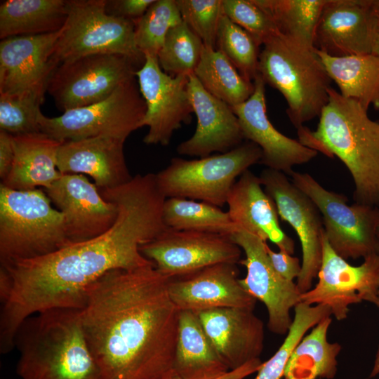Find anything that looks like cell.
<instances>
[{
  "instance_id": "cell-1",
  "label": "cell",
  "mask_w": 379,
  "mask_h": 379,
  "mask_svg": "<svg viewBox=\"0 0 379 379\" xmlns=\"http://www.w3.org/2000/svg\"><path fill=\"white\" fill-rule=\"evenodd\" d=\"M99 191L118 208L107 231L43 256L1 265L0 313L9 327L17 328L31 315L50 309H82L87 288L111 270L154 265L139 248L167 228L166 198L156 174H137L122 186Z\"/></svg>"
},
{
  "instance_id": "cell-2",
  "label": "cell",
  "mask_w": 379,
  "mask_h": 379,
  "mask_svg": "<svg viewBox=\"0 0 379 379\" xmlns=\"http://www.w3.org/2000/svg\"><path fill=\"white\" fill-rule=\"evenodd\" d=\"M154 265L117 269L91 284L81 309L101 379H172L180 310Z\"/></svg>"
},
{
  "instance_id": "cell-3",
  "label": "cell",
  "mask_w": 379,
  "mask_h": 379,
  "mask_svg": "<svg viewBox=\"0 0 379 379\" xmlns=\"http://www.w3.org/2000/svg\"><path fill=\"white\" fill-rule=\"evenodd\" d=\"M328 102L315 131L297 129L299 142L328 157H337L350 171L357 203L379 207V122L355 100L331 86Z\"/></svg>"
},
{
  "instance_id": "cell-4",
  "label": "cell",
  "mask_w": 379,
  "mask_h": 379,
  "mask_svg": "<svg viewBox=\"0 0 379 379\" xmlns=\"http://www.w3.org/2000/svg\"><path fill=\"white\" fill-rule=\"evenodd\" d=\"M22 379H101L84 333L81 309L53 308L25 319L15 335Z\"/></svg>"
},
{
  "instance_id": "cell-5",
  "label": "cell",
  "mask_w": 379,
  "mask_h": 379,
  "mask_svg": "<svg viewBox=\"0 0 379 379\" xmlns=\"http://www.w3.org/2000/svg\"><path fill=\"white\" fill-rule=\"evenodd\" d=\"M258 72L265 84L278 90L286 100V114L298 129L319 117L328 104L330 79L314 48L279 32L263 45Z\"/></svg>"
},
{
  "instance_id": "cell-6",
  "label": "cell",
  "mask_w": 379,
  "mask_h": 379,
  "mask_svg": "<svg viewBox=\"0 0 379 379\" xmlns=\"http://www.w3.org/2000/svg\"><path fill=\"white\" fill-rule=\"evenodd\" d=\"M44 190L0 184V265L55 252L69 244L62 213Z\"/></svg>"
},
{
  "instance_id": "cell-7",
  "label": "cell",
  "mask_w": 379,
  "mask_h": 379,
  "mask_svg": "<svg viewBox=\"0 0 379 379\" xmlns=\"http://www.w3.org/2000/svg\"><path fill=\"white\" fill-rule=\"evenodd\" d=\"M105 0H67L68 15L52 55L59 65L81 57L118 54L140 67L145 57L135 41V22L109 14Z\"/></svg>"
},
{
  "instance_id": "cell-8",
  "label": "cell",
  "mask_w": 379,
  "mask_h": 379,
  "mask_svg": "<svg viewBox=\"0 0 379 379\" xmlns=\"http://www.w3.org/2000/svg\"><path fill=\"white\" fill-rule=\"evenodd\" d=\"M260 148L247 141L225 153L199 159L175 157L156 174L159 190L167 198L199 200L221 207L232 187L248 168L260 163Z\"/></svg>"
},
{
  "instance_id": "cell-9",
  "label": "cell",
  "mask_w": 379,
  "mask_h": 379,
  "mask_svg": "<svg viewBox=\"0 0 379 379\" xmlns=\"http://www.w3.org/2000/svg\"><path fill=\"white\" fill-rule=\"evenodd\" d=\"M135 77L95 104L68 110L55 117H47L40 112V131L60 142L100 135L125 141L142 127L146 112V103Z\"/></svg>"
},
{
  "instance_id": "cell-10",
  "label": "cell",
  "mask_w": 379,
  "mask_h": 379,
  "mask_svg": "<svg viewBox=\"0 0 379 379\" xmlns=\"http://www.w3.org/2000/svg\"><path fill=\"white\" fill-rule=\"evenodd\" d=\"M292 182L315 204L333 251L345 260L379 255V207L347 204L343 194L328 191L312 176L293 171Z\"/></svg>"
},
{
  "instance_id": "cell-11",
  "label": "cell",
  "mask_w": 379,
  "mask_h": 379,
  "mask_svg": "<svg viewBox=\"0 0 379 379\" xmlns=\"http://www.w3.org/2000/svg\"><path fill=\"white\" fill-rule=\"evenodd\" d=\"M140 68L131 59L102 53L60 63L53 71L47 92L61 112L88 106L109 97Z\"/></svg>"
},
{
  "instance_id": "cell-12",
  "label": "cell",
  "mask_w": 379,
  "mask_h": 379,
  "mask_svg": "<svg viewBox=\"0 0 379 379\" xmlns=\"http://www.w3.org/2000/svg\"><path fill=\"white\" fill-rule=\"evenodd\" d=\"M322 258L318 283L301 294V302L328 306L338 320L347 317L349 306L378 299L379 255L364 258L359 266L349 264L331 248L324 230L321 232Z\"/></svg>"
},
{
  "instance_id": "cell-13",
  "label": "cell",
  "mask_w": 379,
  "mask_h": 379,
  "mask_svg": "<svg viewBox=\"0 0 379 379\" xmlns=\"http://www.w3.org/2000/svg\"><path fill=\"white\" fill-rule=\"evenodd\" d=\"M164 275L175 278L222 262L239 263L241 249L230 236L166 228L139 248Z\"/></svg>"
},
{
  "instance_id": "cell-14",
  "label": "cell",
  "mask_w": 379,
  "mask_h": 379,
  "mask_svg": "<svg viewBox=\"0 0 379 379\" xmlns=\"http://www.w3.org/2000/svg\"><path fill=\"white\" fill-rule=\"evenodd\" d=\"M136 72L140 93L146 103L141 126H147L146 145L169 144L175 131L188 124L194 113L188 92L187 75L173 77L161 68L158 58L145 55Z\"/></svg>"
},
{
  "instance_id": "cell-15",
  "label": "cell",
  "mask_w": 379,
  "mask_h": 379,
  "mask_svg": "<svg viewBox=\"0 0 379 379\" xmlns=\"http://www.w3.org/2000/svg\"><path fill=\"white\" fill-rule=\"evenodd\" d=\"M230 237L246 256L239 262L247 270L246 277L239 279L241 286L265 304L270 331L280 335L287 333L293 321L290 310L301 302L302 293L297 284L284 279L274 270L266 241L242 230H237Z\"/></svg>"
},
{
  "instance_id": "cell-16",
  "label": "cell",
  "mask_w": 379,
  "mask_h": 379,
  "mask_svg": "<svg viewBox=\"0 0 379 379\" xmlns=\"http://www.w3.org/2000/svg\"><path fill=\"white\" fill-rule=\"evenodd\" d=\"M265 191L274 200L279 217L295 231L302 254L297 286L302 293L311 289L322 258L321 214L313 201L281 171L264 169L259 176Z\"/></svg>"
},
{
  "instance_id": "cell-17",
  "label": "cell",
  "mask_w": 379,
  "mask_h": 379,
  "mask_svg": "<svg viewBox=\"0 0 379 379\" xmlns=\"http://www.w3.org/2000/svg\"><path fill=\"white\" fill-rule=\"evenodd\" d=\"M62 30L1 41L0 94L30 97L43 103L49 79L58 66L52 55Z\"/></svg>"
},
{
  "instance_id": "cell-18",
  "label": "cell",
  "mask_w": 379,
  "mask_h": 379,
  "mask_svg": "<svg viewBox=\"0 0 379 379\" xmlns=\"http://www.w3.org/2000/svg\"><path fill=\"white\" fill-rule=\"evenodd\" d=\"M44 191L62 213L71 243L105 233L117 220L116 204L104 199L96 185L83 174H62Z\"/></svg>"
},
{
  "instance_id": "cell-19",
  "label": "cell",
  "mask_w": 379,
  "mask_h": 379,
  "mask_svg": "<svg viewBox=\"0 0 379 379\" xmlns=\"http://www.w3.org/2000/svg\"><path fill=\"white\" fill-rule=\"evenodd\" d=\"M253 84L254 91L250 98L232 106V110L239 119L244 139L260 148V163L290 175L294 166L309 162L318 152L275 128L267 115L265 83L258 74Z\"/></svg>"
},
{
  "instance_id": "cell-20",
  "label": "cell",
  "mask_w": 379,
  "mask_h": 379,
  "mask_svg": "<svg viewBox=\"0 0 379 379\" xmlns=\"http://www.w3.org/2000/svg\"><path fill=\"white\" fill-rule=\"evenodd\" d=\"M250 307H220L197 313L204 330L230 371L260 359L264 349L262 321Z\"/></svg>"
},
{
  "instance_id": "cell-21",
  "label": "cell",
  "mask_w": 379,
  "mask_h": 379,
  "mask_svg": "<svg viewBox=\"0 0 379 379\" xmlns=\"http://www.w3.org/2000/svg\"><path fill=\"white\" fill-rule=\"evenodd\" d=\"M168 291L180 311L197 314L220 307L254 309L257 301L241 286L236 264L227 262L213 265L180 278H171Z\"/></svg>"
},
{
  "instance_id": "cell-22",
  "label": "cell",
  "mask_w": 379,
  "mask_h": 379,
  "mask_svg": "<svg viewBox=\"0 0 379 379\" xmlns=\"http://www.w3.org/2000/svg\"><path fill=\"white\" fill-rule=\"evenodd\" d=\"M188 92L197 125L193 135L176 148L180 154L206 157L227 152L244 140L239 119L231 106L208 93L194 73L188 77Z\"/></svg>"
},
{
  "instance_id": "cell-23",
  "label": "cell",
  "mask_w": 379,
  "mask_h": 379,
  "mask_svg": "<svg viewBox=\"0 0 379 379\" xmlns=\"http://www.w3.org/2000/svg\"><path fill=\"white\" fill-rule=\"evenodd\" d=\"M124 140L100 135L62 142L57 152V168L62 174H86L99 189H113L133 177L124 154Z\"/></svg>"
},
{
  "instance_id": "cell-24",
  "label": "cell",
  "mask_w": 379,
  "mask_h": 379,
  "mask_svg": "<svg viewBox=\"0 0 379 379\" xmlns=\"http://www.w3.org/2000/svg\"><path fill=\"white\" fill-rule=\"evenodd\" d=\"M313 46L334 57L371 53L369 0H326Z\"/></svg>"
},
{
  "instance_id": "cell-25",
  "label": "cell",
  "mask_w": 379,
  "mask_h": 379,
  "mask_svg": "<svg viewBox=\"0 0 379 379\" xmlns=\"http://www.w3.org/2000/svg\"><path fill=\"white\" fill-rule=\"evenodd\" d=\"M262 186L260 178L249 170L239 176L227 200L230 218L237 230L270 240L293 254L294 241L282 230L276 204Z\"/></svg>"
},
{
  "instance_id": "cell-26",
  "label": "cell",
  "mask_w": 379,
  "mask_h": 379,
  "mask_svg": "<svg viewBox=\"0 0 379 379\" xmlns=\"http://www.w3.org/2000/svg\"><path fill=\"white\" fill-rule=\"evenodd\" d=\"M14 161L4 186L27 191L49 187L62 175L57 168L60 142L39 132L13 136Z\"/></svg>"
},
{
  "instance_id": "cell-27",
  "label": "cell",
  "mask_w": 379,
  "mask_h": 379,
  "mask_svg": "<svg viewBox=\"0 0 379 379\" xmlns=\"http://www.w3.org/2000/svg\"><path fill=\"white\" fill-rule=\"evenodd\" d=\"M174 371L181 379H217L230 371L190 310L180 311Z\"/></svg>"
},
{
  "instance_id": "cell-28",
  "label": "cell",
  "mask_w": 379,
  "mask_h": 379,
  "mask_svg": "<svg viewBox=\"0 0 379 379\" xmlns=\"http://www.w3.org/2000/svg\"><path fill=\"white\" fill-rule=\"evenodd\" d=\"M315 50L343 97L357 100L367 110L371 105L379 110V57L371 53L334 57Z\"/></svg>"
},
{
  "instance_id": "cell-29",
  "label": "cell",
  "mask_w": 379,
  "mask_h": 379,
  "mask_svg": "<svg viewBox=\"0 0 379 379\" xmlns=\"http://www.w3.org/2000/svg\"><path fill=\"white\" fill-rule=\"evenodd\" d=\"M66 0H6L0 4V38L50 34L62 29Z\"/></svg>"
},
{
  "instance_id": "cell-30",
  "label": "cell",
  "mask_w": 379,
  "mask_h": 379,
  "mask_svg": "<svg viewBox=\"0 0 379 379\" xmlns=\"http://www.w3.org/2000/svg\"><path fill=\"white\" fill-rule=\"evenodd\" d=\"M332 319H322L293 350L286 366L284 379H333L338 371L337 357L342 347L327 339Z\"/></svg>"
},
{
  "instance_id": "cell-31",
  "label": "cell",
  "mask_w": 379,
  "mask_h": 379,
  "mask_svg": "<svg viewBox=\"0 0 379 379\" xmlns=\"http://www.w3.org/2000/svg\"><path fill=\"white\" fill-rule=\"evenodd\" d=\"M194 74L208 93L231 107L247 100L254 91L253 81L245 79L216 48L204 46Z\"/></svg>"
},
{
  "instance_id": "cell-32",
  "label": "cell",
  "mask_w": 379,
  "mask_h": 379,
  "mask_svg": "<svg viewBox=\"0 0 379 379\" xmlns=\"http://www.w3.org/2000/svg\"><path fill=\"white\" fill-rule=\"evenodd\" d=\"M165 225L176 230H190L230 236L237 230L228 212L220 207L194 200L171 197L163 207Z\"/></svg>"
},
{
  "instance_id": "cell-33",
  "label": "cell",
  "mask_w": 379,
  "mask_h": 379,
  "mask_svg": "<svg viewBox=\"0 0 379 379\" xmlns=\"http://www.w3.org/2000/svg\"><path fill=\"white\" fill-rule=\"evenodd\" d=\"M273 20L278 32L314 48L316 27L326 0H254Z\"/></svg>"
},
{
  "instance_id": "cell-34",
  "label": "cell",
  "mask_w": 379,
  "mask_h": 379,
  "mask_svg": "<svg viewBox=\"0 0 379 379\" xmlns=\"http://www.w3.org/2000/svg\"><path fill=\"white\" fill-rule=\"evenodd\" d=\"M294 318L286 337L274 354L262 363L254 379H281L289 358L305 333L322 319L330 317L331 309L324 305L299 302L294 307Z\"/></svg>"
},
{
  "instance_id": "cell-35",
  "label": "cell",
  "mask_w": 379,
  "mask_h": 379,
  "mask_svg": "<svg viewBox=\"0 0 379 379\" xmlns=\"http://www.w3.org/2000/svg\"><path fill=\"white\" fill-rule=\"evenodd\" d=\"M204 47L200 38L182 21L166 34L157 55L159 65L171 76H189L198 65Z\"/></svg>"
},
{
  "instance_id": "cell-36",
  "label": "cell",
  "mask_w": 379,
  "mask_h": 379,
  "mask_svg": "<svg viewBox=\"0 0 379 379\" xmlns=\"http://www.w3.org/2000/svg\"><path fill=\"white\" fill-rule=\"evenodd\" d=\"M182 21L175 0H155L135 21V41L145 56L157 57L168 31Z\"/></svg>"
},
{
  "instance_id": "cell-37",
  "label": "cell",
  "mask_w": 379,
  "mask_h": 379,
  "mask_svg": "<svg viewBox=\"0 0 379 379\" xmlns=\"http://www.w3.org/2000/svg\"><path fill=\"white\" fill-rule=\"evenodd\" d=\"M260 45L245 29L222 15L217 34L216 49L221 51L246 79L258 74Z\"/></svg>"
},
{
  "instance_id": "cell-38",
  "label": "cell",
  "mask_w": 379,
  "mask_h": 379,
  "mask_svg": "<svg viewBox=\"0 0 379 379\" xmlns=\"http://www.w3.org/2000/svg\"><path fill=\"white\" fill-rule=\"evenodd\" d=\"M182 20L205 46L216 48L222 0H175Z\"/></svg>"
},
{
  "instance_id": "cell-39",
  "label": "cell",
  "mask_w": 379,
  "mask_h": 379,
  "mask_svg": "<svg viewBox=\"0 0 379 379\" xmlns=\"http://www.w3.org/2000/svg\"><path fill=\"white\" fill-rule=\"evenodd\" d=\"M39 100L26 96L0 94V131L13 136L39 133Z\"/></svg>"
},
{
  "instance_id": "cell-40",
  "label": "cell",
  "mask_w": 379,
  "mask_h": 379,
  "mask_svg": "<svg viewBox=\"0 0 379 379\" xmlns=\"http://www.w3.org/2000/svg\"><path fill=\"white\" fill-rule=\"evenodd\" d=\"M223 13L262 46L279 33L273 20L254 0H222Z\"/></svg>"
},
{
  "instance_id": "cell-41",
  "label": "cell",
  "mask_w": 379,
  "mask_h": 379,
  "mask_svg": "<svg viewBox=\"0 0 379 379\" xmlns=\"http://www.w3.org/2000/svg\"><path fill=\"white\" fill-rule=\"evenodd\" d=\"M155 0H112L107 1L106 11L109 14L133 22L140 19Z\"/></svg>"
},
{
  "instance_id": "cell-42",
  "label": "cell",
  "mask_w": 379,
  "mask_h": 379,
  "mask_svg": "<svg viewBox=\"0 0 379 379\" xmlns=\"http://www.w3.org/2000/svg\"><path fill=\"white\" fill-rule=\"evenodd\" d=\"M267 251L274 270L284 279L293 281L294 279L298 278L301 272V265L298 258L281 250L274 252L268 246Z\"/></svg>"
},
{
  "instance_id": "cell-43",
  "label": "cell",
  "mask_w": 379,
  "mask_h": 379,
  "mask_svg": "<svg viewBox=\"0 0 379 379\" xmlns=\"http://www.w3.org/2000/svg\"><path fill=\"white\" fill-rule=\"evenodd\" d=\"M15 157L13 135L0 131V178L4 180L9 173Z\"/></svg>"
},
{
  "instance_id": "cell-44",
  "label": "cell",
  "mask_w": 379,
  "mask_h": 379,
  "mask_svg": "<svg viewBox=\"0 0 379 379\" xmlns=\"http://www.w3.org/2000/svg\"><path fill=\"white\" fill-rule=\"evenodd\" d=\"M371 53L379 57V0H369Z\"/></svg>"
},
{
  "instance_id": "cell-45",
  "label": "cell",
  "mask_w": 379,
  "mask_h": 379,
  "mask_svg": "<svg viewBox=\"0 0 379 379\" xmlns=\"http://www.w3.org/2000/svg\"><path fill=\"white\" fill-rule=\"evenodd\" d=\"M262 363L260 359L250 362L244 366L235 370L230 371L224 375L217 379H244L251 374L258 371L262 366ZM172 379H181L175 373Z\"/></svg>"
},
{
  "instance_id": "cell-46",
  "label": "cell",
  "mask_w": 379,
  "mask_h": 379,
  "mask_svg": "<svg viewBox=\"0 0 379 379\" xmlns=\"http://www.w3.org/2000/svg\"><path fill=\"white\" fill-rule=\"evenodd\" d=\"M376 306L379 308V304H377ZM378 374H379V348L376 353L375 361L373 364V367L370 374V378L375 377Z\"/></svg>"
},
{
  "instance_id": "cell-47",
  "label": "cell",
  "mask_w": 379,
  "mask_h": 379,
  "mask_svg": "<svg viewBox=\"0 0 379 379\" xmlns=\"http://www.w3.org/2000/svg\"><path fill=\"white\" fill-rule=\"evenodd\" d=\"M378 300L375 302V305H376L377 304H379V284H378Z\"/></svg>"
},
{
  "instance_id": "cell-48",
  "label": "cell",
  "mask_w": 379,
  "mask_h": 379,
  "mask_svg": "<svg viewBox=\"0 0 379 379\" xmlns=\"http://www.w3.org/2000/svg\"><path fill=\"white\" fill-rule=\"evenodd\" d=\"M378 236H379V227H378Z\"/></svg>"
}]
</instances>
